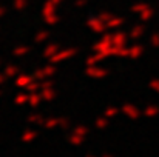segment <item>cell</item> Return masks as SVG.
Wrapping results in <instances>:
<instances>
[{"label":"cell","mask_w":159,"mask_h":157,"mask_svg":"<svg viewBox=\"0 0 159 157\" xmlns=\"http://www.w3.org/2000/svg\"><path fill=\"white\" fill-rule=\"evenodd\" d=\"M56 3L53 2H47L45 5H43V8H42V17H43V20L48 23V25H54V23H57V20H59V17H57V14H56Z\"/></svg>","instance_id":"6da1fadb"},{"label":"cell","mask_w":159,"mask_h":157,"mask_svg":"<svg viewBox=\"0 0 159 157\" xmlns=\"http://www.w3.org/2000/svg\"><path fill=\"white\" fill-rule=\"evenodd\" d=\"M113 34L110 36H104L96 45H94V51L96 52H102L105 57H108V52H110V48L113 46Z\"/></svg>","instance_id":"7a4b0ae2"},{"label":"cell","mask_w":159,"mask_h":157,"mask_svg":"<svg viewBox=\"0 0 159 157\" xmlns=\"http://www.w3.org/2000/svg\"><path fill=\"white\" fill-rule=\"evenodd\" d=\"M87 25H88V28H90L91 31H94V33H104L105 29H108L105 23L99 19V15H98V17H91V19H88Z\"/></svg>","instance_id":"3957f363"},{"label":"cell","mask_w":159,"mask_h":157,"mask_svg":"<svg viewBox=\"0 0 159 157\" xmlns=\"http://www.w3.org/2000/svg\"><path fill=\"white\" fill-rule=\"evenodd\" d=\"M74 54H76V50H73V48H70V50H63V51H59L57 54H54L50 60H51V63H59V62H63V60L73 57Z\"/></svg>","instance_id":"277c9868"},{"label":"cell","mask_w":159,"mask_h":157,"mask_svg":"<svg viewBox=\"0 0 159 157\" xmlns=\"http://www.w3.org/2000/svg\"><path fill=\"white\" fill-rule=\"evenodd\" d=\"M54 71H56V68H54L53 65H50V66H45L42 69H37L36 74H34V77H36V80H47V79H50L53 76Z\"/></svg>","instance_id":"5b68a950"},{"label":"cell","mask_w":159,"mask_h":157,"mask_svg":"<svg viewBox=\"0 0 159 157\" xmlns=\"http://www.w3.org/2000/svg\"><path fill=\"white\" fill-rule=\"evenodd\" d=\"M87 74L93 79H102L107 76V69L101 68L99 65H91V66L87 68Z\"/></svg>","instance_id":"8992f818"},{"label":"cell","mask_w":159,"mask_h":157,"mask_svg":"<svg viewBox=\"0 0 159 157\" xmlns=\"http://www.w3.org/2000/svg\"><path fill=\"white\" fill-rule=\"evenodd\" d=\"M34 80H36L34 76H23V74H22V76H17V77H16V85H17L19 88H22V89H26Z\"/></svg>","instance_id":"52a82bcc"},{"label":"cell","mask_w":159,"mask_h":157,"mask_svg":"<svg viewBox=\"0 0 159 157\" xmlns=\"http://www.w3.org/2000/svg\"><path fill=\"white\" fill-rule=\"evenodd\" d=\"M127 39H128L127 34L122 33V31H117V33L113 34V43L116 46H125L127 45Z\"/></svg>","instance_id":"ba28073f"},{"label":"cell","mask_w":159,"mask_h":157,"mask_svg":"<svg viewBox=\"0 0 159 157\" xmlns=\"http://www.w3.org/2000/svg\"><path fill=\"white\" fill-rule=\"evenodd\" d=\"M122 112H124L125 116L131 117V119L139 117V109H138L136 106H133V105H124V106H122Z\"/></svg>","instance_id":"9c48e42d"},{"label":"cell","mask_w":159,"mask_h":157,"mask_svg":"<svg viewBox=\"0 0 159 157\" xmlns=\"http://www.w3.org/2000/svg\"><path fill=\"white\" fill-rule=\"evenodd\" d=\"M104 59H105V55H104L102 52H96V51H94V54H93V55H90V57L87 59V66H91V65H99Z\"/></svg>","instance_id":"30bf717a"},{"label":"cell","mask_w":159,"mask_h":157,"mask_svg":"<svg viewBox=\"0 0 159 157\" xmlns=\"http://www.w3.org/2000/svg\"><path fill=\"white\" fill-rule=\"evenodd\" d=\"M122 23H124V19H122V17L113 15V17L107 22V28H108V29H116V28H119Z\"/></svg>","instance_id":"8fae6325"},{"label":"cell","mask_w":159,"mask_h":157,"mask_svg":"<svg viewBox=\"0 0 159 157\" xmlns=\"http://www.w3.org/2000/svg\"><path fill=\"white\" fill-rule=\"evenodd\" d=\"M42 100H43V97H42L40 93H30V100H28V103L31 105V106H37Z\"/></svg>","instance_id":"7c38bea8"},{"label":"cell","mask_w":159,"mask_h":157,"mask_svg":"<svg viewBox=\"0 0 159 157\" xmlns=\"http://www.w3.org/2000/svg\"><path fill=\"white\" fill-rule=\"evenodd\" d=\"M57 52H59V45H57V43H50V45H48V46L45 48V51H43V55H45V57H50V59H51L54 54H57Z\"/></svg>","instance_id":"4fadbf2b"},{"label":"cell","mask_w":159,"mask_h":157,"mask_svg":"<svg viewBox=\"0 0 159 157\" xmlns=\"http://www.w3.org/2000/svg\"><path fill=\"white\" fill-rule=\"evenodd\" d=\"M40 94H42L43 100H53L54 97H56V93H54V89L51 88V86H48V88H43V89L40 91Z\"/></svg>","instance_id":"5bb4252c"},{"label":"cell","mask_w":159,"mask_h":157,"mask_svg":"<svg viewBox=\"0 0 159 157\" xmlns=\"http://www.w3.org/2000/svg\"><path fill=\"white\" fill-rule=\"evenodd\" d=\"M5 74H6L9 79H14V77L19 76V69H17V66H14V65H8V66L5 68Z\"/></svg>","instance_id":"9a60e30c"},{"label":"cell","mask_w":159,"mask_h":157,"mask_svg":"<svg viewBox=\"0 0 159 157\" xmlns=\"http://www.w3.org/2000/svg\"><path fill=\"white\" fill-rule=\"evenodd\" d=\"M36 137H37V133H36V131H33V129H28L26 133H23L22 140H23V142H33Z\"/></svg>","instance_id":"2e32d148"},{"label":"cell","mask_w":159,"mask_h":157,"mask_svg":"<svg viewBox=\"0 0 159 157\" xmlns=\"http://www.w3.org/2000/svg\"><path fill=\"white\" fill-rule=\"evenodd\" d=\"M28 100H30V94L28 93H20V94L16 96V103L17 105H25L28 103Z\"/></svg>","instance_id":"e0dca14e"},{"label":"cell","mask_w":159,"mask_h":157,"mask_svg":"<svg viewBox=\"0 0 159 157\" xmlns=\"http://www.w3.org/2000/svg\"><path fill=\"white\" fill-rule=\"evenodd\" d=\"M60 123H62V119H50V120L43 122L45 128H48V129H53V128H56V126L60 125Z\"/></svg>","instance_id":"ac0fdd59"},{"label":"cell","mask_w":159,"mask_h":157,"mask_svg":"<svg viewBox=\"0 0 159 157\" xmlns=\"http://www.w3.org/2000/svg\"><path fill=\"white\" fill-rule=\"evenodd\" d=\"M128 57H131V59H136V57H139L141 54H142V48L141 46H131V48H128Z\"/></svg>","instance_id":"d6986e66"},{"label":"cell","mask_w":159,"mask_h":157,"mask_svg":"<svg viewBox=\"0 0 159 157\" xmlns=\"http://www.w3.org/2000/svg\"><path fill=\"white\" fill-rule=\"evenodd\" d=\"M142 33H144V28H142V26H134V28L131 29V33H130V37L138 39V37L142 36Z\"/></svg>","instance_id":"ffe728a7"},{"label":"cell","mask_w":159,"mask_h":157,"mask_svg":"<svg viewBox=\"0 0 159 157\" xmlns=\"http://www.w3.org/2000/svg\"><path fill=\"white\" fill-rule=\"evenodd\" d=\"M107 123H108V117H105V116H102V117H99L96 120V126L98 128H105Z\"/></svg>","instance_id":"44dd1931"},{"label":"cell","mask_w":159,"mask_h":157,"mask_svg":"<svg viewBox=\"0 0 159 157\" xmlns=\"http://www.w3.org/2000/svg\"><path fill=\"white\" fill-rule=\"evenodd\" d=\"M117 112H119V109H117V108H108L104 116L108 117V119H113V117H116V114H117Z\"/></svg>","instance_id":"7402d4cb"},{"label":"cell","mask_w":159,"mask_h":157,"mask_svg":"<svg viewBox=\"0 0 159 157\" xmlns=\"http://www.w3.org/2000/svg\"><path fill=\"white\" fill-rule=\"evenodd\" d=\"M28 51H30V48H28V46H19V48H16V50H14V54H16L17 57H20V55H25Z\"/></svg>","instance_id":"603a6c76"},{"label":"cell","mask_w":159,"mask_h":157,"mask_svg":"<svg viewBox=\"0 0 159 157\" xmlns=\"http://www.w3.org/2000/svg\"><path fill=\"white\" fill-rule=\"evenodd\" d=\"M47 39H48V33H47V31H40V33L36 36V42H37V43H40V42H45Z\"/></svg>","instance_id":"cb8c5ba5"},{"label":"cell","mask_w":159,"mask_h":157,"mask_svg":"<svg viewBox=\"0 0 159 157\" xmlns=\"http://www.w3.org/2000/svg\"><path fill=\"white\" fill-rule=\"evenodd\" d=\"M82 140H84V136H79V134H73V137H71V143L73 145H80Z\"/></svg>","instance_id":"d4e9b609"},{"label":"cell","mask_w":159,"mask_h":157,"mask_svg":"<svg viewBox=\"0 0 159 157\" xmlns=\"http://www.w3.org/2000/svg\"><path fill=\"white\" fill-rule=\"evenodd\" d=\"M145 9H148V6L144 5V3H139V5H134V6H133V11H134V12H144Z\"/></svg>","instance_id":"484cf974"},{"label":"cell","mask_w":159,"mask_h":157,"mask_svg":"<svg viewBox=\"0 0 159 157\" xmlns=\"http://www.w3.org/2000/svg\"><path fill=\"white\" fill-rule=\"evenodd\" d=\"M26 6V0H14V8L16 9H23Z\"/></svg>","instance_id":"4316f807"},{"label":"cell","mask_w":159,"mask_h":157,"mask_svg":"<svg viewBox=\"0 0 159 157\" xmlns=\"http://www.w3.org/2000/svg\"><path fill=\"white\" fill-rule=\"evenodd\" d=\"M156 112H158V108H155V106H150V108H147V109H145V114H147V116H150V117H153Z\"/></svg>","instance_id":"83f0119b"},{"label":"cell","mask_w":159,"mask_h":157,"mask_svg":"<svg viewBox=\"0 0 159 157\" xmlns=\"http://www.w3.org/2000/svg\"><path fill=\"white\" fill-rule=\"evenodd\" d=\"M30 122H33V123H42V122H43V119H42L40 116L34 114V116H31V117H30Z\"/></svg>","instance_id":"f1b7e54d"},{"label":"cell","mask_w":159,"mask_h":157,"mask_svg":"<svg viewBox=\"0 0 159 157\" xmlns=\"http://www.w3.org/2000/svg\"><path fill=\"white\" fill-rule=\"evenodd\" d=\"M87 131H88V129H87L85 126H79V128H76V129H74V134H79V136H85V134H87Z\"/></svg>","instance_id":"f546056e"},{"label":"cell","mask_w":159,"mask_h":157,"mask_svg":"<svg viewBox=\"0 0 159 157\" xmlns=\"http://www.w3.org/2000/svg\"><path fill=\"white\" fill-rule=\"evenodd\" d=\"M111 17H113V15H111V14H108V12H104V14H101V15H99V19H101L105 25H107V22H108Z\"/></svg>","instance_id":"4dcf8cb0"},{"label":"cell","mask_w":159,"mask_h":157,"mask_svg":"<svg viewBox=\"0 0 159 157\" xmlns=\"http://www.w3.org/2000/svg\"><path fill=\"white\" fill-rule=\"evenodd\" d=\"M150 15H152V11H150V9H145L144 12H141V19H142V20H148Z\"/></svg>","instance_id":"1f68e13d"},{"label":"cell","mask_w":159,"mask_h":157,"mask_svg":"<svg viewBox=\"0 0 159 157\" xmlns=\"http://www.w3.org/2000/svg\"><path fill=\"white\" fill-rule=\"evenodd\" d=\"M6 79H8V76H6L5 72H3V74H0V85H2V83H5V82H6Z\"/></svg>","instance_id":"d6a6232c"},{"label":"cell","mask_w":159,"mask_h":157,"mask_svg":"<svg viewBox=\"0 0 159 157\" xmlns=\"http://www.w3.org/2000/svg\"><path fill=\"white\" fill-rule=\"evenodd\" d=\"M152 88H155L156 91H159V82L158 80H153V82H152Z\"/></svg>","instance_id":"836d02e7"},{"label":"cell","mask_w":159,"mask_h":157,"mask_svg":"<svg viewBox=\"0 0 159 157\" xmlns=\"http://www.w3.org/2000/svg\"><path fill=\"white\" fill-rule=\"evenodd\" d=\"M84 5H85V0H77V2H76V6H77V8H82Z\"/></svg>","instance_id":"e575fe53"},{"label":"cell","mask_w":159,"mask_h":157,"mask_svg":"<svg viewBox=\"0 0 159 157\" xmlns=\"http://www.w3.org/2000/svg\"><path fill=\"white\" fill-rule=\"evenodd\" d=\"M5 12H6V9H5L3 6H0V17H2V15H5Z\"/></svg>","instance_id":"d590c367"},{"label":"cell","mask_w":159,"mask_h":157,"mask_svg":"<svg viewBox=\"0 0 159 157\" xmlns=\"http://www.w3.org/2000/svg\"><path fill=\"white\" fill-rule=\"evenodd\" d=\"M50 2H53V3H56V5H60L63 0H50Z\"/></svg>","instance_id":"8d00e7d4"},{"label":"cell","mask_w":159,"mask_h":157,"mask_svg":"<svg viewBox=\"0 0 159 157\" xmlns=\"http://www.w3.org/2000/svg\"><path fill=\"white\" fill-rule=\"evenodd\" d=\"M153 43H155V45H158L159 43V37H155V39H153Z\"/></svg>","instance_id":"74e56055"},{"label":"cell","mask_w":159,"mask_h":157,"mask_svg":"<svg viewBox=\"0 0 159 157\" xmlns=\"http://www.w3.org/2000/svg\"><path fill=\"white\" fill-rule=\"evenodd\" d=\"M104 157H111V156H104Z\"/></svg>","instance_id":"f35d334b"},{"label":"cell","mask_w":159,"mask_h":157,"mask_svg":"<svg viewBox=\"0 0 159 157\" xmlns=\"http://www.w3.org/2000/svg\"><path fill=\"white\" fill-rule=\"evenodd\" d=\"M90 157H94V156H90Z\"/></svg>","instance_id":"ab89813d"}]
</instances>
